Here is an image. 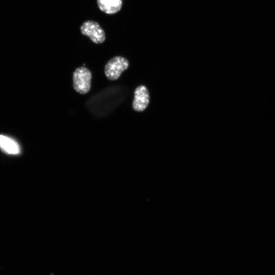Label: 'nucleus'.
Instances as JSON below:
<instances>
[{
  "mask_svg": "<svg viewBox=\"0 0 275 275\" xmlns=\"http://www.w3.org/2000/svg\"><path fill=\"white\" fill-rule=\"evenodd\" d=\"M80 30L82 35L89 37L96 44L102 43L105 40L104 31L98 23L94 20L84 22L80 25Z\"/></svg>",
  "mask_w": 275,
  "mask_h": 275,
  "instance_id": "7ed1b4c3",
  "label": "nucleus"
},
{
  "mask_svg": "<svg viewBox=\"0 0 275 275\" xmlns=\"http://www.w3.org/2000/svg\"><path fill=\"white\" fill-rule=\"evenodd\" d=\"M92 75L91 71L84 66L75 69L73 73V87L80 94L88 93L91 89Z\"/></svg>",
  "mask_w": 275,
  "mask_h": 275,
  "instance_id": "f257e3e1",
  "label": "nucleus"
},
{
  "mask_svg": "<svg viewBox=\"0 0 275 275\" xmlns=\"http://www.w3.org/2000/svg\"><path fill=\"white\" fill-rule=\"evenodd\" d=\"M129 65V61L126 58L121 56H116L105 64V75L110 80H117L121 73L128 68Z\"/></svg>",
  "mask_w": 275,
  "mask_h": 275,
  "instance_id": "f03ea898",
  "label": "nucleus"
},
{
  "mask_svg": "<svg viewBox=\"0 0 275 275\" xmlns=\"http://www.w3.org/2000/svg\"><path fill=\"white\" fill-rule=\"evenodd\" d=\"M134 94L133 109L139 112L144 111L149 103L150 96L147 88L144 85H141L135 89Z\"/></svg>",
  "mask_w": 275,
  "mask_h": 275,
  "instance_id": "20e7f679",
  "label": "nucleus"
},
{
  "mask_svg": "<svg viewBox=\"0 0 275 275\" xmlns=\"http://www.w3.org/2000/svg\"><path fill=\"white\" fill-rule=\"evenodd\" d=\"M0 148L5 153L18 154L20 152L19 144L14 139L4 135L0 134Z\"/></svg>",
  "mask_w": 275,
  "mask_h": 275,
  "instance_id": "423d86ee",
  "label": "nucleus"
},
{
  "mask_svg": "<svg viewBox=\"0 0 275 275\" xmlns=\"http://www.w3.org/2000/svg\"><path fill=\"white\" fill-rule=\"evenodd\" d=\"M99 9L107 14H114L120 11L122 0H97Z\"/></svg>",
  "mask_w": 275,
  "mask_h": 275,
  "instance_id": "39448f33",
  "label": "nucleus"
}]
</instances>
